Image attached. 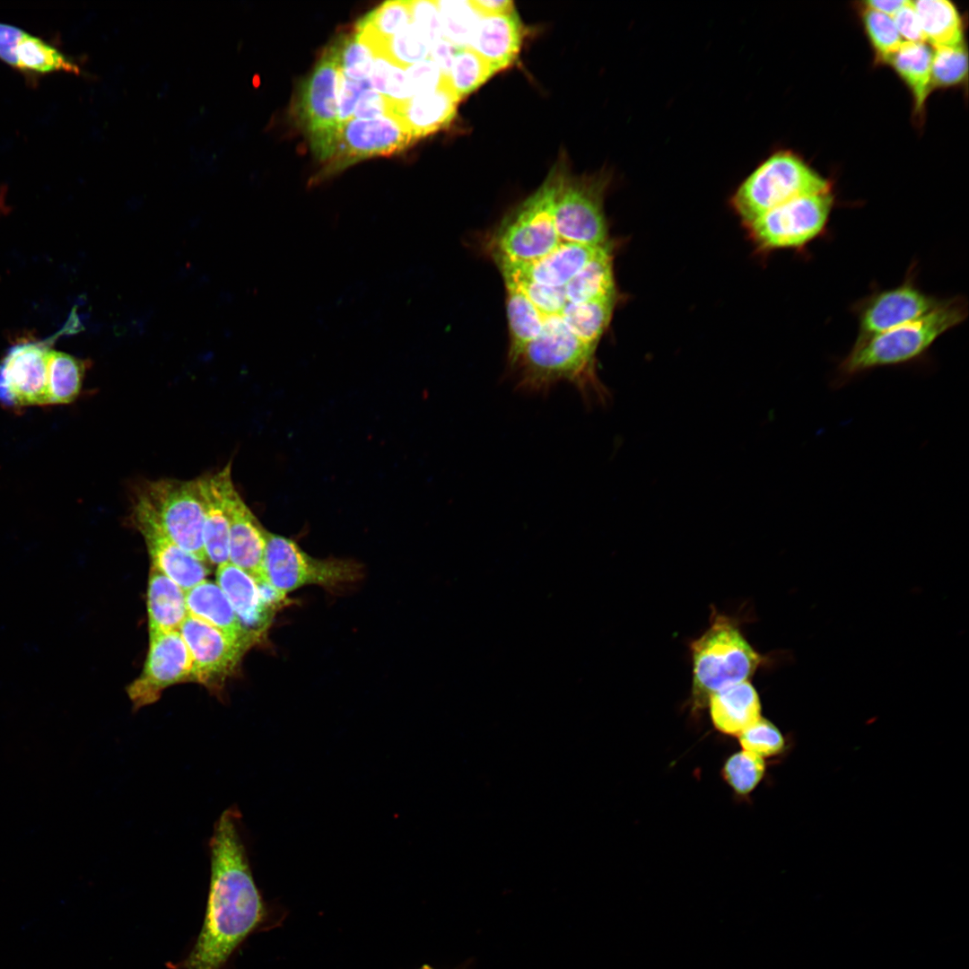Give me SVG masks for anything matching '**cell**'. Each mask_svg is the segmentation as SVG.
<instances>
[{
  "label": "cell",
  "mask_w": 969,
  "mask_h": 969,
  "mask_svg": "<svg viewBox=\"0 0 969 969\" xmlns=\"http://www.w3.org/2000/svg\"><path fill=\"white\" fill-rule=\"evenodd\" d=\"M236 808L224 810L209 842L211 875L201 930L174 969H223L240 945L263 923L266 906L240 832Z\"/></svg>",
  "instance_id": "6da1fadb"
},
{
  "label": "cell",
  "mask_w": 969,
  "mask_h": 969,
  "mask_svg": "<svg viewBox=\"0 0 969 969\" xmlns=\"http://www.w3.org/2000/svg\"><path fill=\"white\" fill-rule=\"evenodd\" d=\"M597 346L574 336L560 316L544 319L540 334L511 354L517 388L530 393L547 391L561 381L575 386L585 401L602 403L607 397L595 363Z\"/></svg>",
  "instance_id": "7a4b0ae2"
},
{
  "label": "cell",
  "mask_w": 969,
  "mask_h": 969,
  "mask_svg": "<svg viewBox=\"0 0 969 969\" xmlns=\"http://www.w3.org/2000/svg\"><path fill=\"white\" fill-rule=\"evenodd\" d=\"M967 316L966 299L953 296L941 299L932 310L919 319L866 338H857L836 365L830 387L840 389L873 370L909 365L925 359L933 344L963 323Z\"/></svg>",
  "instance_id": "3957f363"
},
{
  "label": "cell",
  "mask_w": 969,
  "mask_h": 969,
  "mask_svg": "<svg viewBox=\"0 0 969 969\" xmlns=\"http://www.w3.org/2000/svg\"><path fill=\"white\" fill-rule=\"evenodd\" d=\"M562 173V170L554 169L537 190L492 231L486 249L497 266L538 260L562 242L554 222V198Z\"/></svg>",
  "instance_id": "277c9868"
},
{
  "label": "cell",
  "mask_w": 969,
  "mask_h": 969,
  "mask_svg": "<svg viewBox=\"0 0 969 969\" xmlns=\"http://www.w3.org/2000/svg\"><path fill=\"white\" fill-rule=\"evenodd\" d=\"M693 698L696 706L708 704L710 697L729 685L748 681L762 662L728 616L716 614L710 627L691 644Z\"/></svg>",
  "instance_id": "5b68a950"
},
{
  "label": "cell",
  "mask_w": 969,
  "mask_h": 969,
  "mask_svg": "<svg viewBox=\"0 0 969 969\" xmlns=\"http://www.w3.org/2000/svg\"><path fill=\"white\" fill-rule=\"evenodd\" d=\"M131 519L156 524L183 550L206 561L204 511L196 479L143 482L134 495Z\"/></svg>",
  "instance_id": "8992f818"
},
{
  "label": "cell",
  "mask_w": 969,
  "mask_h": 969,
  "mask_svg": "<svg viewBox=\"0 0 969 969\" xmlns=\"http://www.w3.org/2000/svg\"><path fill=\"white\" fill-rule=\"evenodd\" d=\"M831 191L830 182L789 151H779L762 162L738 187L730 198L735 212L748 223L794 198Z\"/></svg>",
  "instance_id": "52a82bcc"
},
{
  "label": "cell",
  "mask_w": 969,
  "mask_h": 969,
  "mask_svg": "<svg viewBox=\"0 0 969 969\" xmlns=\"http://www.w3.org/2000/svg\"><path fill=\"white\" fill-rule=\"evenodd\" d=\"M263 572L269 584L287 596L310 585L336 589L358 581L363 575L358 562L313 557L292 539L268 531Z\"/></svg>",
  "instance_id": "ba28073f"
},
{
  "label": "cell",
  "mask_w": 969,
  "mask_h": 969,
  "mask_svg": "<svg viewBox=\"0 0 969 969\" xmlns=\"http://www.w3.org/2000/svg\"><path fill=\"white\" fill-rule=\"evenodd\" d=\"M612 178L608 171L570 178L563 171L554 205L560 239L588 246L609 244L604 199Z\"/></svg>",
  "instance_id": "9c48e42d"
},
{
  "label": "cell",
  "mask_w": 969,
  "mask_h": 969,
  "mask_svg": "<svg viewBox=\"0 0 969 969\" xmlns=\"http://www.w3.org/2000/svg\"><path fill=\"white\" fill-rule=\"evenodd\" d=\"M834 205L832 191L799 196L746 223L761 251L803 250L825 233Z\"/></svg>",
  "instance_id": "30bf717a"
},
{
  "label": "cell",
  "mask_w": 969,
  "mask_h": 969,
  "mask_svg": "<svg viewBox=\"0 0 969 969\" xmlns=\"http://www.w3.org/2000/svg\"><path fill=\"white\" fill-rule=\"evenodd\" d=\"M415 142L390 117L353 118L339 124L333 153L327 164L310 179L309 186L319 185L361 160L397 154Z\"/></svg>",
  "instance_id": "8fae6325"
},
{
  "label": "cell",
  "mask_w": 969,
  "mask_h": 969,
  "mask_svg": "<svg viewBox=\"0 0 969 969\" xmlns=\"http://www.w3.org/2000/svg\"><path fill=\"white\" fill-rule=\"evenodd\" d=\"M339 79L340 68L327 48L301 87L298 113L315 155L324 153L336 135Z\"/></svg>",
  "instance_id": "7c38bea8"
},
{
  "label": "cell",
  "mask_w": 969,
  "mask_h": 969,
  "mask_svg": "<svg viewBox=\"0 0 969 969\" xmlns=\"http://www.w3.org/2000/svg\"><path fill=\"white\" fill-rule=\"evenodd\" d=\"M941 301L916 284L912 268L895 287L877 289L853 306L859 323L858 338H866L919 319Z\"/></svg>",
  "instance_id": "4fadbf2b"
},
{
  "label": "cell",
  "mask_w": 969,
  "mask_h": 969,
  "mask_svg": "<svg viewBox=\"0 0 969 969\" xmlns=\"http://www.w3.org/2000/svg\"><path fill=\"white\" fill-rule=\"evenodd\" d=\"M184 681H194V664L179 632L150 635L143 671L127 687V694L137 710L158 701L167 687Z\"/></svg>",
  "instance_id": "5bb4252c"
},
{
  "label": "cell",
  "mask_w": 969,
  "mask_h": 969,
  "mask_svg": "<svg viewBox=\"0 0 969 969\" xmlns=\"http://www.w3.org/2000/svg\"><path fill=\"white\" fill-rule=\"evenodd\" d=\"M43 341L13 345L0 362V402L7 406L48 405L47 371L50 345Z\"/></svg>",
  "instance_id": "9a60e30c"
},
{
  "label": "cell",
  "mask_w": 969,
  "mask_h": 969,
  "mask_svg": "<svg viewBox=\"0 0 969 969\" xmlns=\"http://www.w3.org/2000/svg\"><path fill=\"white\" fill-rule=\"evenodd\" d=\"M194 664V681L221 689L248 650L215 627L188 615L179 628Z\"/></svg>",
  "instance_id": "2e32d148"
},
{
  "label": "cell",
  "mask_w": 969,
  "mask_h": 969,
  "mask_svg": "<svg viewBox=\"0 0 969 969\" xmlns=\"http://www.w3.org/2000/svg\"><path fill=\"white\" fill-rule=\"evenodd\" d=\"M204 511V545L206 560L217 566L229 562V506L236 490L231 465L196 478Z\"/></svg>",
  "instance_id": "e0dca14e"
},
{
  "label": "cell",
  "mask_w": 969,
  "mask_h": 969,
  "mask_svg": "<svg viewBox=\"0 0 969 969\" xmlns=\"http://www.w3.org/2000/svg\"><path fill=\"white\" fill-rule=\"evenodd\" d=\"M216 583L229 599L251 644L264 640L281 608L267 602L256 581L230 562L217 566Z\"/></svg>",
  "instance_id": "ac0fdd59"
},
{
  "label": "cell",
  "mask_w": 969,
  "mask_h": 969,
  "mask_svg": "<svg viewBox=\"0 0 969 969\" xmlns=\"http://www.w3.org/2000/svg\"><path fill=\"white\" fill-rule=\"evenodd\" d=\"M609 244L588 246L562 240L552 252L538 260L525 264L501 265L498 267L504 281H524L545 286L563 287Z\"/></svg>",
  "instance_id": "d6986e66"
},
{
  "label": "cell",
  "mask_w": 969,
  "mask_h": 969,
  "mask_svg": "<svg viewBox=\"0 0 969 969\" xmlns=\"http://www.w3.org/2000/svg\"><path fill=\"white\" fill-rule=\"evenodd\" d=\"M387 100V116L396 120L415 141L447 127L460 101L446 75L434 91L414 95L404 101Z\"/></svg>",
  "instance_id": "ffe728a7"
},
{
  "label": "cell",
  "mask_w": 969,
  "mask_h": 969,
  "mask_svg": "<svg viewBox=\"0 0 969 969\" xmlns=\"http://www.w3.org/2000/svg\"><path fill=\"white\" fill-rule=\"evenodd\" d=\"M229 562L256 581L266 580L263 561L267 530L235 490L229 506Z\"/></svg>",
  "instance_id": "44dd1931"
},
{
  "label": "cell",
  "mask_w": 969,
  "mask_h": 969,
  "mask_svg": "<svg viewBox=\"0 0 969 969\" xmlns=\"http://www.w3.org/2000/svg\"><path fill=\"white\" fill-rule=\"evenodd\" d=\"M143 535L152 566L176 582L185 592L202 582L209 574L204 562L174 543L156 524L132 519Z\"/></svg>",
  "instance_id": "7402d4cb"
},
{
  "label": "cell",
  "mask_w": 969,
  "mask_h": 969,
  "mask_svg": "<svg viewBox=\"0 0 969 969\" xmlns=\"http://www.w3.org/2000/svg\"><path fill=\"white\" fill-rule=\"evenodd\" d=\"M521 41L522 27L514 10L505 14L480 16L467 48L499 72L516 59Z\"/></svg>",
  "instance_id": "603a6c76"
},
{
  "label": "cell",
  "mask_w": 969,
  "mask_h": 969,
  "mask_svg": "<svg viewBox=\"0 0 969 969\" xmlns=\"http://www.w3.org/2000/svg\"><path fill=\"white\" fill-rule=\"evenodd\" d=\"M708 704L714 727L727 735L739 736L761 718L759 695L748 681L714 693Z\"/></svg>",
  "instance_id": "cb8c5ba5"
},
{
  "label": "cell",
  "mask_w": 969,
  "mask_h": 969,
  "mask_svg": "<svg viewBox=\"0 0 969 969\" xmlns=\"http://www.w3.org/2000/svg\"><path fill=\"white\" fill-rule=\"evenodd\" d=\"M185 599L188 615L215 627L247 650L253 646L216 582L203 581L185 592Z\"/></svg>",
  "instance_id": "d4e9b609"
},
{
  "label": "cell",
  "mask_w": 969,
  "mask_h": 969,
  "mask_svg": "<svg viewBox=\"0 0 969 969\" xmlns=\"http://www.w3.org/2000/svg\"><path fill=\"white\" fill-rule=\"evenodd\" d=\"M149 633L179 632L188 617L185 591L152 566L147 589Z\"/></svg>",
  "instance_id": "484cf974"
},
{
  "label": "cell",
  "mask_w": 969,
  "mask_h": 969,
  "mask_svg": "<svg viewBox=\"0 0 969 969\" xmlns=\"http://www.w3.org/2000/svg\"><path fill=\"white\" fill-rule=\"evenodd\" d=\"M412 23L410 1H387L356 23V35L373 57H381L387 41Z\"/></svg>",
  "instance_id": "4316f807"
},
{
  "label": "cell",
  "mask_w": 969,
  "mask_h": 969,
  "mask_svg": "<svg viewBox=\"0 0 969 969\" xmlns=\"http://www.w3.org/2000/svg\"><path fill=\"white\" fill-rule=\"evenodd\" d=\"M932 53L926 42L904 41L889 62L908 87L918 114L923 110L932 90Z\"/></svg>",
  "instance_id": "83f0119b"
},
{
  "label": "cell",
  "mask_w": 969,
  "mask_h": 969,
  "mask_svg": "<svg viewBox=\"0 0 969 969\" xmlns=\"http://www.w3.org/2000/svg\"><path fill=\"white\" fill-rule=\"evenodd\" d=\"M925 42L932 48L964 44L962 17L955 4L947 0L912 1Z\"/></svg>",
  "instance_id": "f1b7e54d"
},
{
  "label": "cell",
  "mask_w": 969,
  "mask_h": 969,
  "mask_svg": "<svg viewBox=\"0 0 969 969\" xmlns=\"http://www.w3.org/2000/svg\"><path fill=\"white\" fill-rule=\"evenodd\" d=\"M568 302L581 303L616 296L611 245L606 246L564 286Z\"/></svg>",
  "instance_id": "f546056e"
},
{
  "label": "cell",
  "mask_w": 969,
  "mask_h": 969,
  "mask_svg": "<svg viewBox=\"0 0 969 969\" xmlns=\"http://www.w3.org/2000/svg\"><path fill=\"white\" fill-rule=\"evenodd\" d=\"M27 74L68 72L81 74L77 63L43 39L24 33L13 52V65Z\"/></svg>",
  "instance_id": "4dcf8cb0"
},
{
  "label": "cell",
  "mask_w": 969,
  "mask_h": 969,
  "mask_svg": "<svg viewBox=\"0 0 969 969\" xmlns=\"http://www.w3.org/2000/svg\"><path fill=\"white\" fill-rule=\"evenodd\" d=\"M616 301L617 295L581 303L567 302L562 319L574 336L597 346L610 323Z\"/></svg>",
  "instance_id": "1f68e13d"
},
{
  "label": "cell",
  "mask_w": 969,
  "mask_h": 969,
  "mask_svg": "<svg viewBox=\"0 0 969 969\" xmlns=\"http://www.w3.org/2000/svg\"><path fill=\"white\" fill-rule=\"evenodd\" d=\"M88 362L62 352L50 351L47 387L49 404H68L82 389Z\"/></svg>",
  "instance_id": "d6a6232c"
},
{
  "label": "cell",
  "mask_w": 969,
  "mask_h": 969,
  "mask_svg": "<svg viewBox=\"0 0 969 969\" xmlns=\"http://www.w3.org/2000/svg\"><path fill=\"white\" fill-rule=\"evenodd\" d=\"M505 284L506 312L510 332L511 354L536 338L542 329V319L537 309L525 294L515 285Z\"/></svg>",
  "instance_id": "836d02e7"
},
{
  "label": "cell",
  "mask_w": 969,
  "mask_h": 969,
  "mask_svg": "<svg viewBox=\"0 0 969 969\" xmlns=\"http://www.w3.org/2000/svg\"><path fill=\"white\" fill-rule=\"evenodd\" d=\"M497 70L469 48L456 53L447 75L449 84L461 100L484 83Z\"/></svg>",
  "instance_id": "e575fe53"
},
{
  "label": "cell",
  "mask_w": 969,
  "mask_h": 969,
  "mask_svg": "<svg viewBox=\"0 0 969 969\" xmlns=\"http://www.w3.org/2000/svg\"><path fill=\"white\" fill-rule=\"evenodd\" d=\"M442 38L456 47L467 48L480 15L470 0H435Z\"/></svg>",
  "instance_id": "d590c367"
},
{
  "label": "cell",
  "mask_w": 969,
  "mask_h": 969,
  "mask_svg": "<svg viewBox=\"0 0 969 969\" xmlns=\"http://www.w3.org/2000/svg\"><path fill=\"white\" fill-rule=\"evenodd\" d=\"M328 48L345 76L355 81L370 78L374 57L355 33L339 37Z\"/></svg>",
  "instance_id": "8d00e7d4"
},
{
  "label": "cell",
  "mask_w": 969,
  "mask_h": 969,
  "mask_svg": "<svg viewBox=\"0 0 969 969\" xmlns=\"http://www.w3.org/2000/svg\"><path fill=\"white\" fill-rule=\"evenodd\" d=\"M933 48L931 89L947 88L962 83L968 71L965 44Z\"/></svg>",
  "instance_id": "74e56055"
},
{
  "label": "cell",
  "mask_w": 969,
  "mask_h": 969,
  "mask_svg": "<svg viewBox=\"0 0 969 969\" xmlns=\"http://www.w3.org/2000/svg\"><path fill=\"white\" fill-rule=\"evenodd\" d=\"M764 771L763 757L742 750L728 758L723 767V776L738 794L746 795L760 782Z\"/></svg>",
  "instance_id": "f35d334b"
},
{
  "label": "cell",
  "mask_w": 969,
  "mask_h": 969,
  "mask_svg": "<svg viewBox=\"0 0 969 969\" xmlns=\"http://www.w3.org/2000/svg\"><path fill=\"white\" fill-rule=\"evenodd\" d=\"M862 22L877 58L889 63L904 42L893 18L864 7Z\"/></svg>",
  "instance_id": "ab89813d"
},
{
  "label": "cell",
  "mask_w": 969,
  "mask_h": 969,
  "mask_svg": "<svg viewBox=\"0 0 969 969\" xmlns=\"http://www.w3.org/2000/svg\"><path fill=\"white\" fill-rule=\"evenodd\" d=\"M430 48L422 33L410 23L388 40L383 58L406 69L427 59Z\"/></svg>",
  "instance_id": "60d3db41"
},
{
  "label": "cell",
  "mask_w": 969,
  "mask_h": 969,
  "mask_svg": "<svg viewBox=\"0 0 969 969\" xmlns=\"http://www.w3.org/2000/svg\"><path fill=\"white\" fill-rule=\"evenodd\" d=\"M369 80L374 91L391 100L404 101L415 95L409 85L406 69L383 57H374Z\"/></svg>",
  "instance_id": "b9f144b4"
},
{
  "label": "cell",
  "mask_w": 969,
  "mask_h": 969,
  "mask_svg": "<svg viewBox=\"0 0 969 969\" xmlns=\"http://www.w3.org/2000/svg\"><path fill=\"white\" fill-rule=\"evenodd\" d=\"M738 737L743 750L763 758L777 755L784 746L781 731L775 725L762 717Z\"/></svg>",
  "instance_id": "7bdbcfd3"
},
{
  "label": "cell",
  "mask_w": 969,
  "mask_h": 969,
  "mask_svg": "<svg viewBox=\"0 0 969 969\" xmlns=\"http://www.w3.org/2000/svg\"><path fill=\"white\" fill-rule=\"evenodd\" d=\"M504 283L515 285L525 294L535 309L538 310L542 324L546 318L561 316L565 304L568 302L564 286L551 287L524 281H504Z\"/></svg>",
  "instance_id": "ee69618b"
},
{
  "label": "cell",
  "mask_w": 969,
  "mask_h": 969,
  "mask_svg": "<svg viewBox=\"0 0 969 969\" xmlns=\"http://www.w3.org/2000/svg\"><path fill=\"white\" fill-rule=\"evenodd\" d=\"M410 9L412 23L430 46L442 38L440 14L435 1H410Z\"/></svg>",
  "instance_id": "f6af8a7d"
},
{
  "label": "cell",
  "mask_w": 969,
  "mask_h": 969,
  "mask_svg": "<svg viewBox=\"0 0 969 969\" xmlns=\"http://www.w3.org/2000/svg\"><path fill=\"white\" fill-rule=\"evenodd\" d=\"M406 73L415 95L436 90L445 78L439 66L430 58L406 67Z\"/></svg>",
  "instance_id": "bcb514c9"
},
{
  "label": "cell",
  "mask_w": 969,
  "mask_h": 969,
  "mask_svg": "<svg viewBox=\"0 0 969 969\" xmlns=\"http://www.w3.org/2000/svg\"><path fill=\"white\" fill-rule=\"evenodd\" d=\"M370 80L355 81L345 76L340 71L337 96V121L344 123L353 118L355 106L361 95L371 89Z\"/></svg>",
  "instance_id": "7dc6e473"
},
{
  "label": "cell",
  "mask_w": 969,
  "mask_h": 969,
  "mask_svg": "<svg viewBox=\"0 0 969 969\" xmlns=\"http://www.w3.org/2000/svg\"><path fill=\"white\" fill-rule=\"evenodd\" d=\"M892 18L903 41L925 42L920 20L912 1H908Z\"/></svg>",
  "instance_id": "c3c4849f"
},
{
  "label": "cell",
  "mask_w": 969,
  "mask_h": 969,
  "mask_svg": "<svg viewBox=\"0 0 969 969\" xmlns=\"http://www.w3.org/2000/svg\"><path fill=\"white\" fill-rule=\"evenodd\" d=\"M387 98L371 88L361 95L353 117L358 119H373L387 116Z\"/></svg>",
  "instance_id": "681fc988"
},
{
  "label": "cell",
  "mask_w": 969,
  "mask_h": 969,
  "mask_svg": "<svg viewBox=\"0 0 969 969\" xmlns=\"http://www.w3.org/2000/svg\"><path fill=\"white\" fill-rule=\"evenodd\" d=\"M25 31L13 25L0 22V59L13 65V52Z\"/></svg>",
  "instance_id": "f907efd6"
},
{
  "label": "cell",
  "mask_w": 969,
  "mask_h": 969,
  "mask_svg": "<svg viewBox=\"0 0 969 969\" xmlns=\"http://www.w3.org/2000/svg\"><path fill=\"white\" fill-rule=\"evenodd\" d=\"M459 48L456 47L448 39L441 38L434 42L430 48V59L441 69L444 75H448L454 57Z\"/></svg>",
  "instance_id": "816d5d0a"
},
{
  "label": "cell",
  "mask_w": 969,
  "mask_h": 969,
  "mask_svg": "<svg viewBox=\"0 0 969 969\" xmlns=\"http://www.w3.org/2000/svg\"><path fill=\"white\" fill-rule=\"evenodd\" d=\"M480 16L499 15L513 12L514 5L510 0H470Z\"/></svg>",
  "instance_id": "f5cc1de1"
},
{
  "label": "cell",
  "mask_w": 969,
  "mask_h": 969,
  "mask_svg": "<svg viewBox=\"0 0 969 969\" xmlns=\"http://www.w3.org/2000/svg\"><path fill=\"white\" fill-rule=\"evenodd\" d=\"M907 2V0H870L864 2V7L892 17Z\"/></svg>",
  "instance_id": "db71d44e"
},
{
  "label": "cell",
  "mask_w": 969,
  "mask_h": 969,
  "mask_svg": "<svg viewBox=\"0 0 969 969\" xmlns=\"http://www.w3.org/2000/svg\"><path fill=\"white\" fill-rule=\"evenodd\" d=\"M420 969H434V968H432L430 965H425L422 966Z\"/></svg>",
  "instance_id": "11a10c76"
}]
</instances>
